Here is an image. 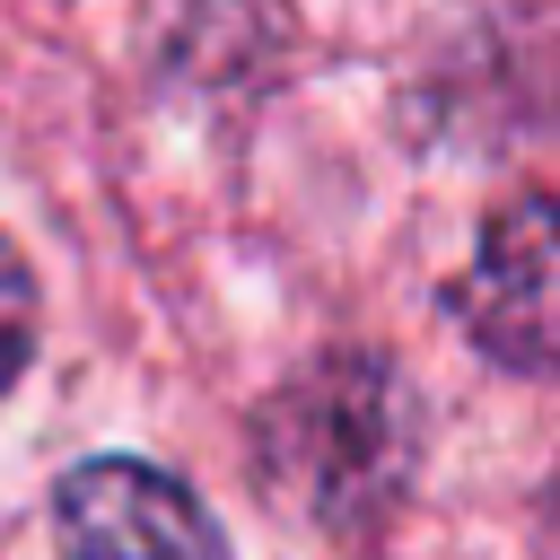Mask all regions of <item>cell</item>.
<instances>
[{"instance_id": "6da1fadb", "label": "cell", "mask_w": 560, "mask_h": 560, "mask_svg": "<svg viewBox=\"0 0 560 560\" xmlns=\"http://www.w3.org/2000/svg\"><path fill=\"white\" fill-rule=\"evenodd\" d=\"M262 455L324 516H350L359 499H385L394 472H402V394H394V376L368 368V359H324L315 376H298L271 402Z\"/></svg>"}, {"instance_id": "7a4b0ae2", "label": "cell", "mask_w": 560, "mask_h": 560, "mask_svg": "<svg viewBox=\"0 0 560 560\" xmlns=\"http://www.w3.org/2000/svg\"><path fill=\"white\" fill-rule=\"evenodd\" d=\"M455 324L499 368L560 376V201L516 192L490 210V228L455 280Z\"/></svg>"}, {"instance_id": "3957f363", "label": "cell", "mask_w": 560, "mask_h": 560, "mask_svg": "<svg viewBox=\"0 0 560 560\" xmlns=\"http://www.w3.org/2000/svg\"><path fill=\"white\" fill-rule=\"evenodd\" d=\"M52 525H61L70 560H228L201 499L175 472L140 464V455L79 464L61 481V499H52Z\"/></svg>"}, {"instance_id": "277c9868", "label": "cell", "mask_w": 560, "mask_h": 560, "mask_svg": "<svg viewBox=\"0 0 560 560\" xmlns=\"http://www.w3.org/2000/svg\"><path fill=\"white\" fill-rule=\"evenodd\" d=\"M26 350H35V280H26V262H18V245L0 236V394L18 385V368H26Z\"/></svg>"}]
</instances>
